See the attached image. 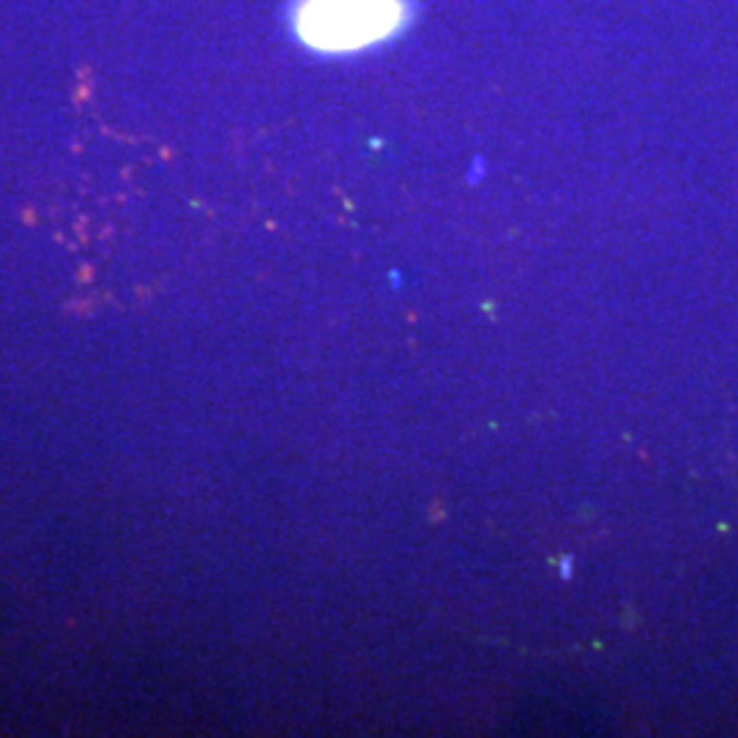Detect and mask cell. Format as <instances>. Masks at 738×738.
<instances>
[{"instance_id":"1","label":"cell","mask_w":738,"mask_h":738,"mask_svg":"<svg viewBox=\"0 0 738 738\" xmlns=\"http://www.w3.org/2000/svg\"><path fill=\"white\" fill-rule=\"evenodd\" d=\"M408 14V0H301L295 30L312 49L356 52L399 33Z\"/></svg>"}]
</instances>
